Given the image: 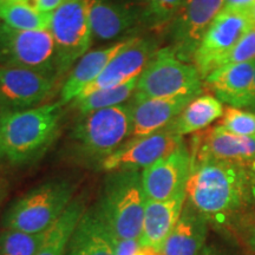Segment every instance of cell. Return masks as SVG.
<instances>
[{"instance_id": "ffe728a7", "label": "cell", "mask_w": 255, "mask_h": 255, "mask_svg": "<svg viewBox=\"0 0 255 255\" xmlns=\"http://www.w3.org/2000/svg\"><path fill=\"white\" fill-rule=\"evenodd\" d=\"M254 70L255 60L229 64L215 70L205 81L220 102L241 109L247 107Z\"/></svg>"}, {"instance_id": "e0dca14e", "label": "cell", "mask_w": 255, "mask_h": 255, "mask_svg": "<svg viewBox=\"0 0 255 255\" xmlns=\"http://www.w3.org/2000/svg\"><path fill=\"white\" fill-rule=\"evenodd\" d=\"M197 96L173 98H139L133 96L131 107V137H141L168 127Z\"/></svg>"}, {"instance_id": "7402d4cb", "label": "cell", "mask_w": 255, "mask_h": 255, "mask_svg": "<svg viewBox=\"0 0 255 255\" xmlns=\"http://www.w3.org/2000/svg\"><path fill=\"white\" fill-rule=\"evenodd\" d=\"M92 38L111 40L124 33L135 23V15L129 8L108 0H87Z\"/></svg>"}, {"instance_id": "44dd1931", "label": "cell", "mask_w": 255, "mask_h": 255, "mask_svg": "<svg viewBox=\"0 0 255 255\" xmlns=\"http://www.w3.org/2000/svg\"><path fill=\"white\" fill-rule=\"evenodd\" d=\"M207 220L187 206L165 240L162 255H201L205 250Z\"/></svg>"}, {"instance_id": "e575fe53", "label": "cell", "mask_w": 255, "mask_h": 255, "mask_svg": "<svg viewBox=\"0 0 255 255\" xmlns=\"http://www.w3.org/2000/svg\"><path fill=\"white\" fill-rule=\"evenodd\" d=\"M255 107V70H254V76H253V83H252V87L250 90V95H248V101H247V108L253 109Z\"/></svg>"}, {"instance_id": "d590c367", "label": "cell", "mask_w": 255, "mask_h": 255, "mask_svg": "<svg viewBox=\"0 0 255 255\" xmlns=\"http://www.w3.org/2000/svg\"><path fill=\"white\" fill-rule=\"evenodd\" d=\"M247 12H248V14H250L252 21H253V24H254V26H255V4L252 6V7L248 9Z\"/></svg>"}, {"instance_id": "f1b7e54d", "label": "cell", "mask_w": 255, "mask_h": 255, "mask_svg": "<svg viewBox=\"0 0 255 255\" xmlns=\"http://www.w3.org/2000/svg\"><path fill=\"white\" fill-rule=\"evenodd\" d=\"M252 60H255V26L246 32L237 45L229 51L228 55L222 59L220 68L229 64L246 63Z\"/></svg>"}, {"instance_id": "cb8c5ba5", "label": "cell", "mask_w": 255, "mask_h": 255, "mask_svg": "<svg viewBox=\"0 0 255 255\" xmlns=\"http://www.w3.org/2000/svg\"><path fill=\"white\" fill-rule=\"evenodd\" d=\"M85 209L81 199L72 200L58 221L45 232V238L36 255H65L70 239Z\"/></svg>"}, {"instance_id": "9a60e30c", "label": "cell", "mask_w": 255, "mask_h": 255, "mask_svg": "<svg viewBox=\"0 0 255 255\" xmlns=\"http://www.w3.org/2000/svg\"><path fill=\"white\" fill-rule=\"evenodd\" d=\"M157 51L150 40L133 37L131 43L121 51L108 64L100 76L83 90L77 98L104 89L123 85L133 78L139 77Z\"/></svg>"}, {"instance_id": "3957f363", "label": "cell", "mask_w": 255, "mask_h": 255, "mask_svg": "<svg viewBox=\"0 0 255 255\" xmlns=\"http://www.w3.org/2000/svg\"><path fill=\"white\" fill-rule=\"evenodd\" d=\"M145 202L142 173L123 170L108 177L98 206L117 240H139Z\"/></svg>"}, {"instance_id": "5bb4252c", "label": "cell", "mask_w": 255, "mask_h": 255, "mask_svg": "<svg viewBox=\"0 0 255 255\" xmlns=\"http://www.w3.org/2000/svg\"><path fill=\"white\" fill-rule=\"evenodd\" d=\"M191 171V155L186 145L142 170L146 200L164 201L186 191Z\"/></svg>"}, {"instance_id": "d6a6232c", "label": "cell", "mask_w": 255, "mask_h": 255, "mask_svg": "<svg viewBox=\"0 0 255 255\" xmlns=\"http://www.w3.org/2000/svg\"><path fill=\"white\" fill-rule=\"evenodd\" d=\"M247 181H248V200L255 203V159L246 165Z\"/></svg>"}, {"instance_id": "ac0fdd59", "label": "cell", "mask_w": 255, "mask_h": 255, "mask_svg": "<svg viewBox=\"0 0 255 255\" xmlns=\"http://www.w3.org/2000/svg\"><path fill=\"white\" fill-rule=\"evenodd\" d=\"M133 37L120 40L113 45L102 47V49L92 50L85 53L75 65L65 79V83L60 90L59 103L66 105L71 103L78 97L79 94L91 84L107 65L122 51L131 43Z\"/></svg>"}, {"instance_id": "4dcf8cb0", "label": "cell", "mask_w": 255, "mask_h": 255, "mask_svg": "<svg viewBox=\"0 0 255 255\" xmlns=\"http://www.w3.org/2000/svg\"><path fill=\"white\" fill-rule=\"evenodd\" d=\"M116 255H162V253L145 246L139 240H117Z\"/></svg>"}, {"instance_id": "2e32d148", "label": "cell", "mask_w": 255, "mask_h": 255, "mask_svg": "<svg viewBox=\"0 0 255 255\" xmlns=\"http://www.w3.org/2000/svg\"><path fill=\"white\" fill-rule=\"evenodd\" d=\"M116 244L117 239L97 205L83 213L65 255H116Z\"/></svg>"}, {"instance_id": "7a4b0ae2", "label": "cell", "mask_w": 255, "mask_h": 255, "mask_svg": "<svg viewBox=\"0 0 255 255\" xmlns=\"http://www.w3.org/2000/svg\"><path fill=\"white\" fill-rule=\"evenodd\" d=\"M63 107L56 102L27 110L4 111L0 157L13 164H25L40 157L58 133Z\"/></svg>"}, {"instance_id": "603a6c76", "label": "cell", "mask_w": 255, "mask_h": 255, "mask_svg": "<svg viewBox=\"0 0 255 255\" xmlns=\"http://www.w3.org/2000/svg\"><path fill=\"white\" fill-rule=\"evenodd\" d=\"M225 108L218 98L212 95L197 96L187 104L171 126L178 135H190L205 130L216 120L221 119Z\"/></svg>"}, {"instance_id": "ab89813d", "label": "cell", "mask_w": 255, "mask_h": 255, "mask_svg": "<svg viewBox=\"0 0 255 255\" xmlns=\"http://www.w3.org/2000/svg\"><path fill=\"white\" fill-rule=\"evenodd\" d=\"M0 199H1V187H0Z\"/></svg>"}, {"instance_id": "ba28073f", "label": "cell", "mask_w": 255, "mask_h": 255, "mask_svg": "<svg viewBox=\"0 0 255 255\" xmlns=\"http://www.w3.org/2000/svg\"><path fill=\"white\" fill-rule=\"evenodd\" d=\"M0 66L33 70L58 78L56 45L50 30H17L0 23Z\"/></svg>"}, {"instance_id": "836d02e7", "label": "cell", "mask_w": 255, "mask_h": 255, "mask_svg": "<svg viewBox=\"0 0 255 255\" xmlns=\"http://www.w3.org/2000/svg\"><path fill=\"white\" fill-rule=\"evenodd\" d=\"M255 4V0H225V7L234 11L247 12Z\"/></svg>"}, {"instance_id": "d6986e66", "label": "cell", "mask_w": 255, "mask_h": 255, "mask_svg": "<svg viewBox=\"0 0 255 255\" xmlns=\"http://www.w3.org/2000/svg\"><path fill=\"white\" fill-rule=\"evenodd\" d=\"M186 200V191L164 201L146 200L139 241L162 253L165 240L181 218Z\"/></svg>"}, {"instance_id": "8992f818", "label": "cell", "mask_w": 255, "mask_h": 255, "mask_svg": "<svg viewBox=\"0 0 255 255\" xmlns=\"http://www.w3.org/2000/svg\"><path fill=\"white\" fill-rule=\"evenodd\" d=\"M131 107L126 103L81 115L73 138L83 154L101 162L131 138Z\"/></svg>"}, {"instance_id": "484cf974", "label": "cell", "mask_w": 255, "mask_h": 255, "mask_svg": "<svg viewBox=\"0 0 255 255\" xmlns=\"http://www.w3.org/2000/svg\"><path fill=\"white\" fill-rule=\"evenodd\" d=\"M138 78L139 77L133 78L120 87L95 91L88 95L87 97L76 98L72 102L73 107L78 110L79 114L85 115L96 110L126 104L130 98L135 96Z\"/></svg>"}, {"instance_id": "83f0119b", "label": "cell", "mask_w": 255, "mask_h": 255, "mask_svg": "<svg viewBox=\"0 0 255 255\" xmlns=\"http://www.w3.org/2000/svg\"><path fill=\"white\" fill-rule=\"evenodd\" d=\"M219 126L237 135H255V113L229 105L225 108Z\"/></svg>"}, {"instance_id": "1f68e13d", "label": "cell", "mask_w": 255, "mask_h": 255, "mask_svg": "<svg viewBox=\"0 0 255 255\" xmlns=\"http://www.w3.org/2000/svg\"><path fill=\"white\" fill-rule=\"evenodd\" d=\"M31 6L41 12V13L51 14L58 6L62 4L63 0H25Z\"/></svg>"}, {"instance_id": "5b68a950", "label": "cell", "mask_w": 255, "mask_h": 255, "mask_svg": "<svg viewBox=\"0 0 255 255\" xmlns=\"http://www.w3.org/2000/svg\"><path fill=\"white\" fill-rule=\"evenodd\" d=\"M202 77L196 66L180 59L171 46L158 50L139 76L136 97L173 98L199 96Z\"/></svg>"}, {"instance_id": "6da1fadb", "label": "cell", "mask_w": 255, "mask_h": 255, "mask_svg": "<svg viewBox=\"0 0 255 255\" xmlns=\"http://www.w3.org/2000/svg\"><path fill=\"white\" fill-rule=\"evenodd\" d=\"M186 197L207 222L225 225L250 202L246 167L216 159L191 162Z\"/></svg>"}, {"instance_id": "f546056e", "label": "cell", "mask_w": 255, "mask_h": 255, "mask_svg": "<svg viewBox=\"0 0 255 255\" xmlns=\"http://www.w3.org/2000/svg\"><path fill=\"white\" fill-rule=\"evenodd\" d=\"M184 0H150L149 14L156 23L171 20Z\"/></svg>"}, {"instance_id": "30bf717a", "label": "cell", "mask_w": 255, "mask_h": 255, "mask_svg": "<svg viewBox=\"0 0 255 255\" xmlns=\"http://www.w3.org/2000/svg\"><path fill=\"white\" fill-rule=\"evenodd\" d=\"M182 137L175 131L171 123L149 135L131 137L114 154L104 158L101 167L110 173L144 170L182 146L184 144Z\"/></svg>"}, {"instance_id": "52a82bcc", "label": "cell", "mask_w": 255, "mask_h": 255, "mask_svg": "<svg viewBox=\"0 0 255 255\" xmlns=\"http://www.w3.org/2000/svg\"><path fill=\"white\" fill-rule=\"evenodd\" d=\"M49 30L55 40L59 77L71 71L90 49L92 32L87 0H63L51 13Z\"/></svg>"}, {"instance_id": "277c9868", "label": "cell", "mask_w": 255, "mask_h": 255, "mask_svg": "<svg viewBox=\"0 0 255 255\" xmlns=\"http://www.w3.org/2000/svg\"><path fill=\"white\" fill-rule=\"evenodd\" d=\"M75 188L69 181H50L34 188L9 207L4 216V227L31 234L52 227L70 203Z\"/></svg>"}, {"instance_id": "4316f807", "label": "cell", "mask_w": 255, "mask_h": 255, "mask_svg": "<svg viewBox=\"0 0 255 255\" xmlns=\"http://www.w3.org/2000/svg\"><path fill=\"white\" fill-rule=\"evenodd\" d=\"M45 238V232L31 234L13 229L0 233V255H36Z\"/></svg>"}, {"instance_id": "f35d334b", "label": "cell", "mask_w": 255, "mask_h": 255, "mask_svg": "<svg viewBox=\"0 0 255 255\" xmlns=\"http://www.w3.org/2000/svg\"><path fill=\"white\" fill-rule=\"evenodd\" d=\"M2 117H4V111L0 109V133H1V127H2Z\"/></svg>"}, {"instance_id": "4fadbf2b", "label": "cell", "mask_w": 255, "mask_h": 255, "mask_svg": "<svg viewBox=\"0 0 255 255\" xmlns=\"http://www.w3.org/2000/svg\"><path fill=\"white\" fill-rule=\"evenodd\" d=\"M189 151L191 162L216 159L246 165L255 159V135H237L218 124L195 132Z\"/></svg>"}, {"instance_id": "74e56055", "label": "cell", "mask_w": 255, "mask_h": 255, "mask_svg": "<svg viewBox=\"0 0 255 255\" xmlns=\"http://www.w3.org/2000/svg\"><path fill=\"white\" fill-rule=\"evenodd\" d=\"M251 244L252 246H253L255 248V225L253 229H252V233H251Z\"/></svg>"}, {"instance_id": "7c38bea8", "label": "cell", "mask_w": 255, "mask_h": 255, "mask_svg": "<svg viewBox=\"0 0 255 255\" xmlns=\"http://www.w3.org/2000/svg\"><path fill=\"white\" fill-rule=\"evenodd\" d=\"M56 81L33 70L0 66V109L21 111L39 107L52 94Z\"/></svg>"}, {"instance_id": "60d3db41", "label": "cell", "mask_w": 255, "mask_h": 255, "mask_svg": "<svg viewBox=\"0 0 255 255\" xmlns=\"http://www.w3.org/2000/svg\"><path fill=\"white\" fill-rule=\"evenodd\" d=\"M253 110H254V113H255V107H254V108H253Z\"/></svg>"}, {"instance_id": "8d00e7d4", "label": "cell", "mask_w": 255, "mask_h": 255, "mask_svg": "<svg viewBox=\"0 0 255 255\" xmlns=\"http://www.w3.org/2000/svg\"><path fill=\"white\" fill-rule=\"evenodd\" d=\"M201 255H218V254H216L215 252L212 250V248H205Z\"/></svg>"}, {"instance_id": "d4e9b609", "label": "cell", "mask_w": 255, "mask_h": 255, "mask_svg": "<svg viewBox=\"0 0 255 255\" xmlns=\"http://www.w3.org/2000/svg\"><path fill=\"white\" fill-rule=\"evenodd\" d=\"M50 19L25 0H0V21L12 28L49 30Z\"/></svg>"}, {"instance_id": "8fae6325", "label": "cell", "mask_w": 255, "mask_h": 255, "mask_svg": "<svg viewBox=\"0 0 255 255\" xmlns=\"http://www.w3.org/2000/svg\"><path fill=\"white\" fill-rule=\"evenodd\" d=\"M225 7V0H184L171 19V46L180 59L193 62L207 30Z\"/></svg>"}, {"instance_id": "9c48e42d", "label": "cell", "mask_w": 255, "mask_h": 255, "mask_svg": "<svg viewBox=\"0 0 255 255\" xmlns=\"http://www.w3.org/2000/svg\"><path fill=\"white\" fill-rule=\"evenodd\" d=\"M252 27L254 24L248 12L223 8L216 15L193 58L202 79L220 68L222 59Z\"/></svg>"}]
</instances>
